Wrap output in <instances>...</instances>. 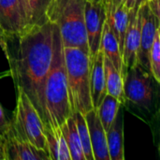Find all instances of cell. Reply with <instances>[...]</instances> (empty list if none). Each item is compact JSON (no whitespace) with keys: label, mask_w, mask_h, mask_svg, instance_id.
<instances>
[{"label":"cell","mask_w":160,"mask_h":160,"mask_svg":"<svg viewBox=\"0 0 160 160\" xmlns=\"http://www.w3.org/2000/svg\"><path fill=\"white\" fill-rule=\"evenodd\" d=\"M53 24V23H52ZM47 125L60 127L71 116L64 59V46L58 27L53 24L52 55L44 87Z\"/></svg>","instance_id":"cell-2"},{"label":"cell","mask_w":160,"mask_h":160,"mask_svg":"<svg viewBox=\"0 0 160 160\" xmlns=\"http://www.w3.org/2000/svg\"><path fill=\"white\" fill-rule=\"evenodd\" d=\"M71 116L73 117L76 127H77V129H78V133H79V137L81 140L82 152L85 157V160H94L88 127H87L84 116L79 112H73Z\"/></svg>","instance_id":"cell-22"},{"label":"cell","mask_w":160,"mask_h":160,"mask_svg":"<svg viewBox=\"0 0 160 160\" xmlns=\"http://www.w3.org/2000/svg\"><path fill=\"white\" fill-rule=\"evenodd\" d=\"M9 121L7 120L3 108L0 105V136L3 138L9 129Z\"/></svg>","instance_id":"cell-24"},{"label":"cell","mask_w":160,"mask_h":160,"mask_svg":"<svg viewBox=\"0 0 160 160\" xmlns=\"http://www.w3.org/2000/svg\"><path fill=\"white\" fill-rule=\"evenodd\" d=\"M151 10L157 18H160V0H146Z\"/></svg>","instance_id":"cell-25"},{"label":"cell","mask_w":160,"mask_h":160,"mask_svg":"<svg viewBox=\"0 0 160 160\" xmlns=\"http://www.w3.org/2000/svg\"><path fill=\"white\" fill-rule=\"evenodd\" d=\"M64 59L71 112H79L84 115L93 110L89 53L79 48L64 47Z\"/></svg>","instance_id":"cell-4"},{"label":"cell","mask_w":160,"mask_h":160,"mask_svg":"<svg viewBox=\"0 0 160 160\" xmlns=\"http://www.w3.org/2000/svg\"><path fill=\"white\" fill-rule=\"evenodd\" d=\"M83 116L88 127L94 160H110L106 131L101 125L97 112L91 110Z\"/></svg>","instance_id":"cell-12"},{"label":"cell","mask_w":160,"mask_h":160,"mask_svg":"<svg viewBox=\"0 0 160 160\" xmlns=\"http://www.w3.org/2000/svg\"><path fill=\"white\" fill-rule=\"evenodd\" d=\"M60 129L65 138L71 160H85L78 129L73 117L69 116L66 122L60 126Z\"/></svg>","instance_id":"cell-19"},{"label":"cell","mask_w":160,"mask_h":160,"mask_svg":"<svg viewBox=\"0 0 160 160\" xmlns=\"http://www.w3.org/2000/svg\"><path fill=\"white\" fill-rule=\"evenodd\" d=\"M9 123L13 130L22 140L29 142L38 149L44 150L49 155L43 122L38 111L21 88H17L16 108Z\"/></svg>","instance_id":"cell-5"},{"label":"cell","mask_w":160,"mask_h":160,"mask_svg":"<svg viewBox=\"0 0 160 160\" xmlns=\"http://www.w3.org/2000/svg\"><path fill=\"white\" fill-rule=\"evenodd\" d=\"M27 1H28V9H29L27 27L33 25H41L47 22H48L47 10L52 0H27Z\"/></svg>","instance_id":"cell-21"},{"label":"cell","mask_w":160,"mask_h":160,"mask_svg":"<svg viewBox=\"0 0 160 160\" xmlns=\"http://www.w3.org/2000/svg\"><path fill=\"white\" fill-rule=\"evenodd\" d=\"M104 76L107 94L116 98L122 105H125L127 99L124 95L123 89V76L121 72L113 66V64L104 56L103 59Z\"/></svg>","instance_id":"cell-18"},{"label":"cell","mask_w":160,"mask_h":160,"mask_svg":"<svg viewBox=\"0 0 160 160\" xmlns=\"http://www.w3.org/2000/svg\"><path fill=\"white\" fill-rule=\"evenodd\" d=\"M142 1H143V0H122L121 3H123V5H124L127 8H128V9L130 10V9H132L137 4H141Z\"/></svg>","instance_id":"cell-26"},{"label":"cell","mask_w":160,"mask_h":160,"mask_svg":"<svg viewBox=\"0 0 160 160\" xmlns=\"http://www.w3.org/2000/svg\"><path fill=\"white\" fill-rule=\"evenodd\" d=\"M3 139L5 160H50L49 155L44 150L38 149L29 142L22 140L10 125Z\"/></svg>","instance_id":"cell-10"},{"label":"cell","mask_w":160,"mask_h":160,"mask_svg":"<svg viewBox=\"0 0 160 160\" xmlns=\"http://www.w3.org/2000/svg\"><path fill=\"white\" fill-rule=\"evenodd\" d=\"M6 75H7V74H5V73H1V74H0V78H1L2 76H6Z\"/></svg>","instance_id":"cell-31"},{"label":"cell","mask_w":160,"mask_h":160,"mask_svg":"<svg viewBox=\"0 0 160 160\" xmlns=\"http://www.w3.org/2000/svg\"><path fill=\"white\" fill-rule=\"evenodd\" d=\"M149 70L154 80L160 82V31L156 32L154 42L149 52Z\"/></svg>","instance_id":"cell-23"},{"label":"cell","mask_w":160,"mask_h":160,"mask_svg":"<svg viewBox=\"0 0 160 160\" xmlns=\"http://www.w3.org/2000/svg\"><path fill=\"white\" fill-rule=\"evenodd\" d=\"M106 139L110 160H124V113L122 106L111 125L106 131Z\"/></svg>","instance_id":"cell-14"},{"label":"cell","mask_w":160,"mask_h":160,"mask_svg":"<svg viewBox=\"0 0 160 160\" xmlns=\"http://www.w3.org/2000/svg\"><path fill=\"white\" fill-rule=\"evenodd\" d=\"M0 160H5L4 158V139L0 136Z\"/></svg>","instance_id":"cell-29"},{"label":"cell","mask_w":160,"mask_h":160,"mask_svg":"<svg viewBox=\"0 0 160 160\" xmlns=\"http://www.w3.org/2000/svg\"><path fill=\"white\" fill-rule=\"evenodd\" d=\"M121 1L122 0H107V3H106V5H107V14L110 11L113 10L121 3Z\"/></svg>","instance_id":"cell-27"},{"label":"cell","mask_w":160,"mask_h":160,"mask_svg":"<svg viewBox=\"0 0 160 160\" xmlns=\"http://www.w3.org/2000/svg\"><path fill=\"white\" fill-rule=\"evenodd\" d=\"M44 135L50 160H71L60 127L44 126Z\"/></svg>","instance_id":"cell-15"},{"label":"cell","mask_w":160,"mask_h":160,"mask_svg":"<svg viewBox=\"0 0 160 160\" xmlns=\"http://www.w3.org/2000/svg\"><path fill=\"white\" fill-rule=\"evenodd\" d=\"M154 78L149 70L137 64L135 67L127 68L123 77V89L127 101L135 106L151 111L154 97Z\"/></svg>","instance_id":"cell-6"},{"label":"cell","mask_w":160,"mask_h":160,"mask_svg":"<svg viewBox=\"0 0 160 160\" xmlns=\"http://www.w3.org/2000/svg\"><path fill=\"white\" fill-rule=\"evenodd\" d=\"M86 0H52L47 19L55 24L65 48H79L89 53L84 22Z\"/></svg>","instance_id":"cell-3"},{"label":"cell","mask_w":160,"mask_h":160,"mask_svg":"<svg viewBox=\"0 0 160 160\" xmlns=\"http://www.w3.org/2000/svg\"><path fill=\"white\" fill-rule=\"evenodd\" d=\"M138 15L140 19V48L138 52V64L149 70V52L154 42L156 32L159 28V19L153 13L146 0H143L140 4Z\"/></svg>","instance_id":"cell-8"},{"label":"cell","mask_w":160,"mask_h":160,"mask_svg":"<svg viewBox=\"0 0 160 160\" xmlns=\"http://www.w3.org/2000/svg\"><path fill=\"white\" fill-rule=\"evenodd\" d=\"M87 1H92V2H98V3H107V0H87Z\"/></svg>","instance_id":"cell-30"},{"label":"cell","mask_w":160,"mask_h":160,"mask_svg":"<svg viewBox=\"0 0 160 160\" xmlns=\"http://www.w3.org/2000/svg\"><path fill=\"white\" fill-rule=\"evenodd\" d=\"M121 106V102L116 98L109 94H107L103 98L102 102L96 112L105 131H108V129L110 128Z\"/></svg>","instance_id":"cell-20"},{"label":"cell","mask_w":160,"mask_h":160,"mask_svg":"<svg viewBox=\"0 0 160 160\" xmlns=\"http://www.w3.org/2000/svg\"><path fill=\"white\" fill-rule=\"evenodd\" d=\"M53 24L25 28L17 38L18 49L14 61V81L38 111L43 126L47 125L44 102V87L52 55Z\"/></svg>","instance_id":"cell-1"},{"label":"cell","mask_w":160,"mask_h":160,"mask_svg":"<svg viewBox=\"0 0 160 160\" xmlns=\"http://www.w3.org/2000/svg\"><path fill=\"white\" fill-rule=\"evenodd\" d=\"M26 28L25 15L20 0H0V44L17 38Z\"/></svg>","instance_id":"cell-7"},{"label":"cell","mask_w":160,"mask_h":160,"mask_svg":"<svg viewBox=\"0 0 160 160\" xmlns=\"http://www.w3.org/2000/svg\"><path fill=\"white\" fill-rule=\"evenodd\" d=\"M103 59H104V54L100 50L93 58H91L90 91H91L93 110L95 111L98 110L103 98L107 95Z\"/></svg>","instance_id":"cell-13"},{"label":"cell","mask_w":160,"mask_h":160,"mask_svg":"<svg viewBox=\"0 0 160 160\" xmlns=\"http://www.w3.org/2000/svg\"><path fill=\"white\" fill-rule=\"evenodd\" d=\"M140 4H137L129 10V21L125 36L122 60L124 69L135 67L138 64V52L140 48V19L138 8Z\"/></svg>","instance_id":"cell-11"},{"label":"cell","mask_w":160,"mask_h":160,"mask_svg":"<svg viewBox=\"0 0 160 160\" xmlns=\"http://www.w3.org/2000/svg\"><path fill=\"white\" fill-rule=\"evenodd\" d=\"M20 2H21L22 8V10H23V12H24V15H25V20H26V27H27V24H28V16H29L28 1H27V0H20Z\"/></svg>","instance_id":"cell-28"},{"label":"cell","mask_w":160,"mask_h":160,"mask_svg":"<svg viewBox=\"0 0 160 160\" xmlns=\"http://www.w3.org/2000/svg\"><path fill=\"white\" fill-rule=\"evenodd\" d=\"M99 50L103 52L104 56L107 57L113 64V66L121 72L122 76L124 77L126 71L124 69L122 54L120 52L119 44L107 20L103 27Z\"/></svg>","instance_id":"cell-16"},{"label":"cell","mask_w":160,"mask_h":160,"mask_svg":"<svg viewBox=\"0 0 160 160\" xmlns=\"http://www.w3.org/2000/svg\"><path fill=\"white\" fill-rule=\"evenodd\" d=\"M107 21L114 37L118 41L120 52L122 54L125 36L129 21V9L127 8L123 5V3H120L113 10L110 11L107 14Z\"/></svg>","instance_id":"cell-17"},{"label":"cell","mask_w":160,"mask_h":160,"mask_svg":"<svg viewBox=\"0 0 160 160\" xmlns=\"http://www.w3.org/2000/svg\"><path fill=\"white\" fill-rule=\"evenodd\" d=\"M107 20L106 3L87 1L84 8V22L90 59L99 51L103 27Z\"/></svg>","instance_id":"cell-9"}]
</instances>
